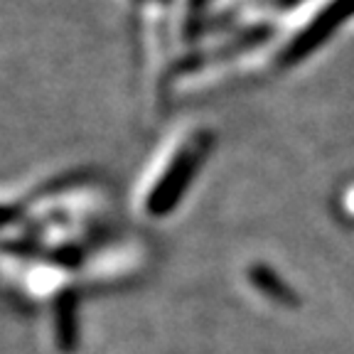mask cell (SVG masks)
I'll return each mask as SVG.
<instances>
[{
	"label": "cell",
	"instance_id": "obj_1",
	"mask_svg": "<svg viewBox=\"0 0 354 354\" xmlns=\"http://www.w3.org/2000/svg\"><path fill=\"white\" fill-rule=\"evenodd\" d=\"M57 344L66 354L74 352L79 344V330H77V317H74L72 298H64L57 305Z\"/></svg>",
	"mask_w": 354,
	"mask_h": 354
}]
</instances>
